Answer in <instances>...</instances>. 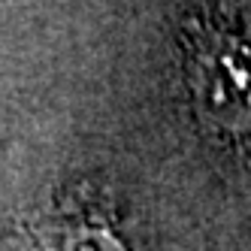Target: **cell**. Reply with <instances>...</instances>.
Segmentation results:
<instances>
[{
	"instance_id": "7a4b0ae2",
	"label": "cell",
	"mask_w": 251,
	"mask_h": 251,
	"mask_svg": "<svg viewBox=\"0 0 251 251\" xmlns=\"http://www.w3.org/2000/svg\"><path fill=\"white\" fill-rule=\"evenodd\" d=\"M61 251H121L115 239H109L106 233L97 230H82V227H70L61 233L58 239Z\"/></svg>"
},
{
	"instance_id": "6da1fadb",
	"label": "cell",
	"mask_w": 251,
	"mask_h": 251,
	"mask_svg": "<svg viewBox=\"0 0 251 251\" xmlns=\"http://www.w3.org/2000/svg\"><path fill=\"white\" fill-rule=\"evenodd\" d=\"M188 76L206 127L251 139V43L227 30H203L191 49Z\"/></svg>"
}]
</instances>
